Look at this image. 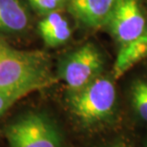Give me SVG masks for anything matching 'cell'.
Listing matches in <instances>:
<instances>
[{
    "instance_id": "6",
    "label": "cell",
    "mask_w": 147,
    "mask_h": 147,
    "mask_svg": "<svg viewBox=\"0 0 147 147\" xmlns=\"http://www.w3.org/2000/svg\"><path fill=\"white\" fill-rule=\"evenodd\" d=\"M117 0H68V10L88 27H99L108 22Z\"/></svg>"
},
{
    "instance_id": "1",
    "label": "cell",
    "mask_w": 147,
    "mask_h": 147,
    "mask_svg": "<svg viewBox=\"0 0 147 147\" xmlns=\"http://www.w3.org/2000/svg\"><path fill=\"white\" fill-rule=\"evenodd\" d=\"M55 81L47 55L19 51L0 41V92L26 96Z\"/></svg>"
},
{
    "instance_id": "14",
    "label": "cell",
    "mask_w": 147,
    "mask_h": 147,
    "mask_svg": "<svg viewBox=\"0 0 147 147\" xmlns=\"http://www.w3.org/2000/svg\"><path fill=\"white\" fill-rule=\"evenodd\" d=\"M144 147H147V145H146V146H144Z\"/></svg>"
},
{
    "instance_id": "8",
    "label": "cell",
    "mask_w": 147,
    "mask_h": 147,
    "mask_svg": "<svg viewBox=\"0 0 147 147\" xmlns=\"http://www.w3.org/2000/svg\"><path fill=\"white\" fill-rule=\"evenodd\" d=\"M38 31L44 43L49 47L62 45L72 34L68 21L57 11L46 14L38 24Z\"/></svg>"
},
{
    "instance_id": "13",
    "label": "cell",
    "mask_w": 147,
    "mask_h": 147,
    "mask_svg": "<svg viewBox=\"0 0 147 147\" xmlns=\"http://www.w3.org/2000/svg\"><path fill=\"white\" fill-rule=\"evenodd\" d=\"M106 147H130V145L124 140H117V142L111 143Z\"/></svg>"
},
{
    "instance_id": "5",
    "label": "cell",
    "mask_w": 147,
    "mask_h": 147,
    "mask_svg": "<svg viewBox=\"0 0 147 147\" xmlns=\"http://www.w3.org/2000/svg\"><path fill=\"white\" fill-rule=\"evenodd\" d=\"M115 38L123 45L145 33V18L138 0H117L109 20Z\"/></svg>"
},
{
    "instance_id": "3",
    "label": "cell",
    "mask_w": 147,
    "mask_h": 147,
    "mask_svg": "<svg viewBox=\"0 0 147 147\" xmlns=\"http://www.w3.org/2000/svg\"><path fill=\"white\" fill-rule=\"evenodd\" d=\"M10 147H66L62 132L48 115L29 112L6 126Z\"/></svg>"
},
{
    "instance_id": "11",
    "label": "cell",
    "mask_w": 147,
    "mask_h": 147,
    "mask_svg": "<svg viewBox=\"0 0 147 147\" xmlns=\"http://www.w3.org/2000/svg\"><path fill=\"white\" fill-rule=\"evenodd\" d=\"M28 1L37 11L46 16L53 11H57L65 4L67 0H28Z\"/></svg>"
},
{
    "instance_id": "12",
    "label": "cell",
    "mask_w": 147,
    "mask_h": 147,
    "mask_svg": "<svg viewBox=\"0 0 147 147\" xmlns=\"http://www.w3.org/2000/svg\"><path fill=\"white\" fill-rule=\"evenodd\" d=\"M24 95L19 93H3L0 92V117L4 115L14 103L24 98Z\"/></svg>"
},
{
    "instance_id": "10",
    "label": "cell",
    "mask_w": 147,
    "mask_h": 147,
    "mask_svg": "<svg viewBox=\"0 0 147 147\" xmlns=\"http://www.w3.org/2000/svg\"><path fill=\"white\" fill-rule=\"evenodd\" d=\"M130 96L135 112L147 123V81L143 79L134 81L131 86Z\"/></svg>"
},
{
    "instance_id": "7",
    "label": "cell",
    "mask_w": 147,
    "mask_h": 147,
    "mask_svg": "<svg viewBox=\"0 0 147 147\" xmlns=\"http://www.w3.org/2000/svg\"><path fill=\"white\" fill-rule=\"evenodd\" d=\"M147 57V31L140 37L121 45L113 67L116 79L127 73L131 68Z\"/></svg>"
},
{
    "instance_id": "4",
    "label": "cell",
    "mask_w": 147,
    "mask_h": 147,
    "mask_svg": "<svg viewBox=\"0 0 147 147\" xmlns=\"http://www.w3.org/2000/svg\"><path fill=\"white\" fill-rule=\"evenodd\" d=\"M103 64L102 55L96 46L85 44L61 61L58 76L69 92H76L100 76Z\"/></svg>"
},
{
    "instance_id": "2",
    "label": "cell",
    "mask_w": 147,
    "mask_h": 147,
    "mask_svg": "<svg viewBox=\"0 0 147 147\" xmlns=\"http://www.w3.org/2000/svg\"><path fill=\"white\" fill-rule=\"evenodd\" d=\"M117 91L110 78L98 76L76 92H69L68 106L76 119L85 128L100 127L114 117Z\"/></svg>"
},
{
    "instance_id": "9",
    "label": "cell",
    "mask_w": 147,
    "mask_h": 147,
    "mask_svg": "<svg viewBox=\"0 0 147 147\" xmlns=\"http://www.w3.org/2000/svg\"><path fill=\"white\" fill-rule=\"evenodd\" d=\"M28 24V13L19 0H0V31L20 33Z\"/></svg>"
}]
</instances>
